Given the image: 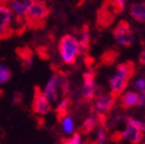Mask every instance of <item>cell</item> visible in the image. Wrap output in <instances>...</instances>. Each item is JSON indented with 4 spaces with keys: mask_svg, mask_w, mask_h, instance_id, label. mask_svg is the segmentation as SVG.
Masks as SVG:
<instances>
[{
    "mask_svg": "<svg viewBox=\"0 0 145 144\" xmlns=\"http://www.w3.org/2000/svg\"><path fill=\"white\" fill-rule=\"evenodd\" d=\"M113 35L118 45L125 47H129L135 41V36L132 31L129 23L126 20H121L116 25L113 30Z\"/></svg>",
    "mask_w": 145,
    "mask_h": 144,
    "instance_id": "cell-4",
    "label": "cell"
},
{
    "mask_svg": "<svg viewBox=\"0 0 145 144\" xmlns=\"http://www.w3.org/2000/svg\"><path fill=\"white\" fill-rule=\"evenodd\" d=\"M134 89L135 91H137L138 93H143L145 91V79L141 78V79H138L137 81H135L134 83Z\"/></svg>",
    "mask_w": 145,
    "mask_h": 144,
    "instance_id": "cell-26",
    "label": "cell"
},
{
    "mask_svg": "<svg viewBox=\"0 0 145 144\" xmlns=\"http://www.w3.org/2000/svg\"><path fill=\"white\" fill-rule=\"evenodd\" d=\"M127 125H130V126L134 127L137 130H140L142 132H145V122L140 121V120L134 119L132 117H128L126 119Z\"/></svg>",
    "mask_w": 145,
    "mask_h": 144,
    "instance_id": "cell-21",
    "label": "cell"
},
{
    "mask_svg": "<svg viewBox=\"0 0 145 144\" xmlns=\"http://www.w3.org/2000/svg\"><path fill=\"white\" fill-rule=\"evenodd\" d=\"M84 84L82 87V97L86 101H92L96 96V85H95V72L92 68L83 74Z\"/></svg>",
    "mask_w": 145,
    "mask_h": 144,
    "instance_id": "cell-8",
    "label": "cell"
},
{
    "mask_svg": "<svg viewBox=\"0 0 145 144\" xmlns=\"http://www.w3.org/2000/svg\"><path fill=\"white\" fill-rule=\"evenodd\" d=\"M32 65H33V59H32V56L29 58V59L24 60V61H22V63H21L23 70H29V69L32 68Z\"/></svg>",
    "mask_w": 145,
    "mask_h": 144,
    "instance_id": "cell-27",
    "label": "cell"
},
{
    "mask_svg": "<svg viewBox=\"0 0 145 144\" xmlns=\"http://www.w3.org/2000/svg\"><path fill=\"white\" fill-rule=\"evenodd\" d=\"M61 126H63V130L67 134H72L75 130V123H74V119L70 116H66L61 120Z\"/></svg>",
    "mask_w": 145,
    "mask_h": 144,
    "instance_id": "cell-18",
    "label": "cell"
},
{
    "mask_svg": "<svg viewBox=\"0 0 145 144\" xmlns=\"http://www.w3.org/2000/svg\"><path fill=\"white\" fill-rule=\"evenodd\" d=\"M116 103V99L111 94L102 95L96 99L95 101V110L97 115H105L107 113L111 112L114 105Z\"/></svg>",
    "mask_w": 145,
    "mask_h": 144,
    "instance_id": "cell-9",
    "label": "cell"
},
{
    "mask_svg": "<svg viewBox=\"0 0 145 144\" xmlns=\"http://www.w3.org/2000/svg\"><path fill=\"white\" fill-rule=\"evenodd\" d=\"M117 56H118L117 52H115L114 50H110V52H106V54H103L102 60L105 63H112L116 60Z\"/></svg>",
    "mask_w": 145,
    "mask_h": 144,
    "instance_id": "cell-24",
    "label": "cell"
},
{
    "mask_svg": "<svg viewBox=\"0 0 145 144\" xmlns=\"http://www.w3.org/2000/svg\"><path fill=\"white\" fill-rule=\"evenodd\" d=\"M50 8L43 0H33L25 15V23L29 28H39L45 24Z\"/></svg>",
    "mask_w": 145,
    "mask_h": 144,
    "instance_id": "cell-2",
    "label": "cell"
},
{
    "mask_svg": "<svg viewBox=\"0 0 145 144\" xmlns=\"http://www.w3.org/2000/svg\"><path fill=\"white\" fill-rule=\"evenodd\" d=\"M116 135L118 136L117 140H129L131 144H139L144 137L142 131L137 130L130 125H127L126 129L123 132H118Z\"/></svg>",
    "mask_w": 145,
    "mask_h": 144,
    "instance_id": "cell-11",
    "label": "cell"
},
{
    "mask_svg": "<svg viewBox=\"0 0 145 144\" xmlns=\"http://www.w3.org/2000/svg\"><path fill=\"white\" fill-rule=\"evenodd\" d=\"M32 1L33 0H9V8L15 15V21L21 29H23L26 25L25 15Z\"/></svg>",
    "mask_w": 145,
    "mask_h": 144,
    "instance_id": "cell-6",
    "label": "cell"
},
{
    "mask_svg": "<svg viewBox=\"0 0 145 144\" xmlns=\"http://www.w3.org/2000/svg\"><path fill=\"white\" fill-rule=\"evenodd\" d=\"M11 78V71L3 63H0V84H5Z\"/></svg>",
    "mask_w": 145,
    "mask_h": 144,
    "instance_id": "cell-19",
    "label": "cell"
},
{
    "mask_svg": "<svg viewBox=\"0 0 145 144\" xmlns=\"http://www.w3.org/2000/svg\"><path fill=\"white\" fill-rule=\"evenodd\" d=\"M61 73H57L52 77L46 84L44 89L43 94L45 95V97L48 98V101L50 102H57V98H59V93H57V89H59V84H61Z\"/></svg>",
    "mask_w": 145,
    "mask_h": 144,
    "instance_id": "cell-10",
    "label": "cell"
},
{
    "mask_svg": "<svg viewBox=\"0 0 145 144\" xmlns=\"http://www.w3.org/2000/svg\"><path fill=\"white\" fill-rule=\"evenodd\" d=\"M90 29H89L88 25H84L82 27L81 31V38H80V54H87L90 50Z\"/></svg>",
    "mask_w": 145,
    "mask_h": 144,
    "instance_id": "cell-14",
    "label": "cell"
},
{
    "mask_svg": "<svg viewBox=\"0 0 145 144\" xmlns=\"http://www.w3.org/2000/svg\"><path fill=\"white\" fill-rule=\"evenodd\" d=\"M134 72H135V65L132 62H126L117 65L116 74L109 81L110 88H111L110 94L116 100L120 97L121 94L127 88L129 80L132 78Z\"/></svg>",
    "mask_w": 145,
    "mask_h": 144,
    "instance_id": "cell-1",
    "label": "cell"
},
{
    "mask_svg": "<svg viewBox=\"0 0 145 144\" xmlns=\"http://www.w3.org/2000/svg\"><path fill=\"white\" fill-rule=\"evenodd\" d=\"M99 124V119H98V116H90L88 117L82 124L81 126V133L84 134V135H88L90 134L94 129L97 127V125Z\"/></svg>",
    "mask_w": 145,
    "mask_h": 144,
    "instance_id": "cell-16",
    "label": "cell"
},
{
    "mask_svg": "<svg viewBox=\"0 0 145 144\" xmlns=\"http://www.w3.org/2000/svg\"><path fill=\"white\" fill-rule=\"evenodd\" d=\"M107 131L104 126H100L97 131V140L95 144H106L107 142Z\"/></svg>",
    "mask_w": 145,
    "mask_h": 144,
    "instance_id": "cell-22",
    "label": "cell"
},
{
    "mask_svg": "<svg viewBox=\"0 0 145 144\" xmlns=\"http://www.w3.org/2000/svg\"><path fill=\"white\" fill-rule=\"evenodd\" d=\"M129 11L134 20L145 23V2L133 3L130 6Z\"/></svg>",
    "mask_w": 145,
    "mask_h": 144,
    "instance_id": "cell-13",
    "label": "cell"
},
{
    "mask_svg": "<svg viewBox=\"0 0 145 144\" xmlns=\"http://www.w3.org/2000/svg\"><path fill=\"white\" fill-rule=\"evenodd\" d=\"M112 7V6H111ZM115 11L113 8L109 10V1L105 2V7L103 6L100 9L99 16H98V24L102 25V26H108L112 23V21L115 18Z\"/></svg>",
    "mask_w": 145,
    "mask_h": 144,
    "instance_id": "cell-12",
    "label": "cell"
},
{
    "mask_svg": "<svg viewBox=\"0 0 145 144\" xmlns=\"http://www.w3.org/2000/svg\"><path fill=\"white\" fill-rule=\"evenodd\" d=\"M59 52L66 65H75L80 54V43L72 34H65L59 43Z\"/></svg>",
    "mask_w": 145,
    "mask_h": 144,
    "instance_id": "cell-3",
    "label": "cell"
},
{
    "mask_svg": "<svg viewBox=\"0 0 145 144\" xmlns=\"http://www.w3.org/2000/svg\"><path fill=\"white\" fill-rule=\"evenodd\" d=\"M59 89H61V95L63 97H66L67 95L70 92V82L66 78L65 75H61V84H59Z\"/></svg>",
    "mask_w": 145,
    "mask_h": 144,
    "instance_id": "cell-23",
    "label": "cell"
},
{
    "mask_svg": "<svg viewBox=\"0 0 145 144\" xmlns=\"http://www.w3.org/2000/svg\"><path fill=\"white\" fill-rule=\"evenodd\" d=\"M31 109L33 113L39 115H45L52 110L50 101L45 97L43 92H41L39 87H34L33 99H32Z\"/></svg>",
    "mask_w": 145,
    "mask_h": 144,
    "instance_id": "cell-7",
    "label": "cell"
},
{
    "mask_svg": "<svg viewBox=\"0 0 145 144\" xmlns=\"http://www.w3.org/2000/svg\"><path fill=\"white\" fill-rule=\"evenodd\" d=\"M121 97V106L124 109H129L138 104L139 95L135 92H126Z\"/></svg>",
    "mask_w": 145,
    "mask_h": 144,
    "instance_id": "cell-15",
    "label": "cell"
},
{
    "mask_svg": "<svg viewBox=\"0 0 145 144\" xmlns=\"http://www.w3.org/2000/svg\"><path fill=\"white\" fill-rule=\"evenodd\" d=\"M12 102L14 105H19L22 102V95L19 92H15L13 94V97H12Z\"/></svg>",
    "mask_w": 145,
    "mask_h": 144,
    "instance_id": "cell-28",
    "label": "cell"
},
{
    "mask_svg": "<svg viewBox=\"0 0 145 144\" xmlns=\"http://www.w3.org/2000/svg\"><path fill=\"white\" fill-rule=\"evenodd\" d=\"M127 2H128V0H111V1H110V4H111L112 8H113V10L115 11V13L118 14L124 10L127 5Z\"/></svg>",
    "mask_w": 145,
    "mask_h": 144,
    "instance_id": "cell-20",
    "label": "cell"
},
{
    "mask_svg": "<svg viewBox=\"0 0 145 144\" xmlns=\"http://www.w3.org/2000/svg\"><path fill=\"white\" fill-rule=\"evenodd\" d=\"M13 13L6 4H0V41L11 37L14 32L12 27Z\"/></svg>",
    "mask_w": 145,
    "mask_h": 144,
    "instance_id": "cell-5",
    "label": "cell"
},
{
    "mask_svg": "<svg viewBox=\"0 0 145 144\" xmlns=\"http://www.w3.org/2000/svg\"><path fill=\"white\" fill-rule=\"evenodd\" d=\"M139 63H140L141 65H145V47L143 48V50L141 52L140 56H139Z\"/></svg>",
    "mask_w": 145,
    "mask_h": 144,
    "instance_id": "cell-29",
    "label": "cell"
},
{
    "mask_svg": "<svg viewBox=\"0 0 145 144\" xmlns=\"http://www.w3.org/2000/svg\"><path fill=\"white\" fill-rule=\"evenodd\" d=\"M63 144H85V143L82 141L80 133H75V134L72 135V138H69V139L63 140Z\"/></svg>",
    "mask_w": 145,
    "mask_h": 144,
    "instance_id": "cell-25",
    "label": "cell"
},
{
    "mask_svg": "<svg viewBox=\"0 0 145 144\" xmlns=\"http://www.w3.org/2000/svg\"><path fill=\"white\" fill-rule=\"evenodd\" d=\"M70 105H71V100L69 99V98H65V99L57 105V109H56V116H57V119L59 120V122L67 116Z\"/></svg>",
    "mask_w": 145,
    "mask_h": 144,
    "instance_id": "cell-17",
    "label": "cell"
}]
</instances>
